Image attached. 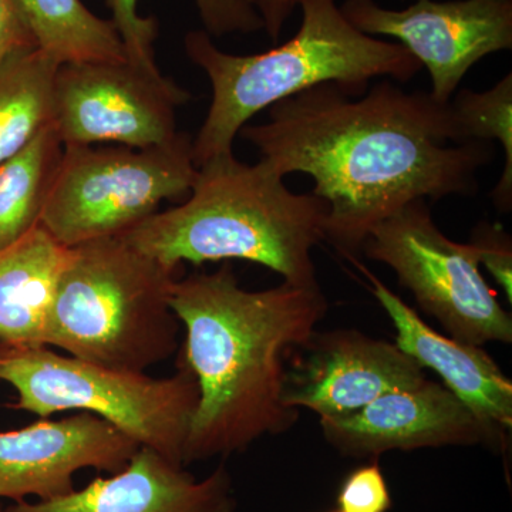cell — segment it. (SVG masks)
<instances>
[{
  "label": "cell",
  "mask_w": 512,
  "mask_h": 512,
  "mask_svg": "<svg viewBox=\"0 0 512 512\" xmlns=\"http://www.w3.org/2000/svg\"><path fill=\"white\" fill-rule=\"evenodd\" d=\"M0 380L18 392L12 409L46 419L79 410L109 421L138 446L185 467V444L200 387L180 359L173 376L154 379L42 348L0 343Z\"/></svg>",
  "instance_id": "8992f818"
},
{
  "label": "cell",
  "mask_w": 512,
  "mask_h": 512,
  "mask_svg": "<svg viewBox=\"0 0 512 512\" xmlns=\"http://www.w3.org/2000/svg\"><path fill=\"white\" fill-rule=\"evenodd\" d=\"M340 10L365 35L393 37L409 50L429 70L430 94L443 104L474 64L512 49V0H417L400 10L345 0Z\"/></svg>",
  "instance_id": "30bf717a"
},
{
  "label": "cell",
  "mask_w": 512,
  "mask_h": 512,
  "mask_svg": "<svg viewBox=\"0 0 512 512\" xmlns=\"http://www.w3.org/2000/svg\"><path fill=\"white\" fill-rule=\"evenodd\" d=\"M451 109L468 140L498 143L504 151L500 181L491 191L494 207L512 208V74L508 73L485 92L461 89L450 101Z\"/></svg>",
  "instance_id": "44dd1931"
},
{
  "label": "cell",
  "mask_w": 512,
  "mask_h": 512,
  "mask_svg": "<svg viewBox=\"0 0 512 512\" xmlns=\"http://www.w3.org/2000/svg\"><path fill=\"white\" fill-rule=\"evenodd\" d=\"M69 248L42 227L0 251V343L46 346L47 330Z\"/></svg>",
  "instance_id": "2e32d148"
},
{
  "label": "cell",
  "mask_w": 512,
  "mask_h": 512,
  "mask_svg": "<svg viewBox=\"0 0 512 512\" xmlns=\"http://www.w3.org/2000/svg\"><path fill=\"white\" fill-rule=\"evenodd\" d=\"M471 244L480 254V265L501 286L508 302H512V241L501 225L481 222L474 229Z\"/></svg>",
  "instance_id": "603a6c76"
},
{
  "label": "cell",
  "mask_w": 512,
  "mask_h": 512,
  "mask_svg": "<svg viewBox=\"0 0 512 512\" xmlns=\"http://www.w3.org/2000/svg\"><path fill=\"white\" fill-rule=\"evenodd\" d=\"M323 439L346 457L379 458L389 451L484 446L507 450L444 384L426 382L377 397L359 412L319 419Z\"/></svg>",
  "instance_id": "7c38bea8"
},
{
  "label": "cell",
  "mask_w": 512,
  "mask_h": 512,
  "mask_svg": "<svg viewBox=\"0 0 512 512\" xmlns=\"http://www.w3.org/2000/svg\"><path fill=\"white\" fill-rule=\"evenodd\" d=\"M328 512H340L339 510H333V511H328Z\"/></svg>",
  "instance_id": "4316f807"
},
{
  "label": "cell",
  "mask_w": 512,
  "mask_h": 512,
  "mask_svg": "<svg viewBox=\"0 0 512 512\" xmlns=\"http://www.w3.org/2000/svg\"><path fill=\"white\" fill-rule=\"evenodd\" d=\"M63 150L50 126L0 164V251L39 227Z\"/></svg>",
  "instance_id": "d6986e66"
},
{
  "label": "cell",
  "mask_w": 512,
  "mask_h": 512,
  "mask_svg": "<svg viewBox=\"0 0 512 512\" xmlns=\"http://www.w3.org/2000/svg\"><path fill=\"white\" fill-rule=\"evenodd\" d=\"M170 303L185 328L180 359L200 387L185 466L291 429L299 412L284 403L285 357L311 340L328 313L320 286L247 291L224 262L212 274L177 279Z\"/></svg>",
  "instance_id": "7a4b0ae2"
},
{
  "label": "cell",
  "mask_w": 512,
  "mask_h": 512,
  "mask_svg": "<svg viewBox=\"0 0 512 512\" xmlns=\"http://www.w3.org/2000/svg\"><path fill=\"white\" fill-rule=\"evenodd\" d=\"M308 352L286 372L284 403L311 410L319 419L349 416L383 394L426 382L423 367L396 343L353 329L318 333L302 348Z\"/></svg>",
  "instance_id": "8fae6325"
},
{
  "label": "cell",
  "mask_w": 512,
  "mask_h": 512,
  "mask_svg": "<svg viewBox=\"0 0 512 512\" xmlns=\"http://www.w3.org/2000/svg\"><path fill=\"white\" fill-rule=\"evenodd\" d=\"M59 66L37 46L15 50L0 62V164L52 126Z\"/></svg>",
  "instance_id": "e0dca14e"
},
{
  "label": "cell",
  "mask_w": 512,
  "mask_h": 512,
  "mask_svg": "<svg viewBox=\"0 0 512 512\" xmlns=\"http://www.w3.org/2000/svg\"><path fill=\"white\" fill-rule=\"evenodd\" d=\"M298 32L284 45L256 55L218 49L205 30L184 37L188 59L207 74L212 100L192 140L195 167L234 153V141L249 120L278 101L319 84H338L359 97L370 80L407 83L423 69L409 50L357 30L336 0H295Z\"/></svg>",
  "instance_id": "277c9868"
},
{
  "label": "cell",
  "mask_w": 512,
  "mask_h": 512,
  "mask_svg": "<svg viewBox=\"0 0 512 512\" xmlns=\"http://www.w3.org/2000/svg\"><path fill=\"white\" fill-rule=\"evenodd\" d=\"M138 0H106L111 22L119 33L127 62L150 73H161L156 63L154 43L158 35L156 19L137 12ZM205 32L221 37L232 33L264 30V22L251 0H194Z\"/></svg>",
  "instance_id": "ffe728a7"
},
{
  "label": "cell",
  "mask_w": 512,
  "mask_h": 512,
  "mask_svg": "<svg viewBox=\"0 0 512 512\" xmlns=\"http://www.w3.org/2000/svg\"><path fill=\"white\" fill-rule=\"evenodd\" d=\"M168 268L121 237L69 248L46 346L96 365L146 373L178 349Z\"/></svg>",
  "instance_id": "5b68a950"
},
{
  "label": "cell",
  "mask_w": 512,
  "mask_h": 512,
  "mask_svg": "<svg viewBox=\"0 0 512 512\" xmlns=\"http://www.w3.org/2000/svg\"><path fill=\"white\" fill-rule=\"evenodd\" d=\"M340 512H387L393 498L379 458L356 467L343 478L336 494Z\"/></svg>",
  "instance_id": "7402d4cb"
},
{
  "label": "cell",
  "mask_w": 512,
  "mask_h": 512,
  "mask_svg": "<svg viewBox=\"0 0 512 512\" xmlns=\"http://www.w3.org/2000/svg\"><path fill=\"white\" fill-rule=\"evenodd\" d=\"M238 136L286 177L315 181L328 204L323 241L356 259L373 229L416 200L477 194L494 144L468 140L451 104L384 79L353 97L325 83L268 109Z\"/></svg>",
  "instance_id": "6da1fadb"
},
{
  "label": "cell",
  "mask_w": 512,
  "mask_h": 512,
  "mask_svg": "<svg viewBox=\"0 0 512 512\" xmlns=\"http://www.w3.org/2000/svg\"><path fill=\"white\" fill-rule=\"evenodd\" d=\"M362 252L393 269L421 311L439 320L451 338L477 346L512 342L510 312L481 274L476 245L446 237L426 200L380 222Z\"/></svg>",
  "instance_id": "ba28073f"
},
{
  "label": "cell",
  "mask_w": 512,
  "mask_h": 512,
  "mask_svg": "<svg viewBox=\"0 0 512 512\" xmlns=\"http://www.w3.org/2000/svg\"><path fill=\"white\" fill-rule=\"evenodd\" d=\"M372 285V292L396 328V345L423 369L436 372L460 402L494 434L501 446H510L512 383L483 346L444 336L427 325L419 313L390 291L369 269L352 259Z\"/></svg>",
  "instance_id": "9a60e30c"
},
{
  "label": "cell",
  "mask_w": 512,
  "mask_h": 512,
  "mask_svg": "<svg viewBox=\"0 0 512 512\" xmlns=\"http://www.w3.org/2000/svg\"><path fill=\"white\" fill-rule=\"evenodd\" d=\"M264 22V30L269 39L276 40L281 36L286 20L291 18L296 9L295 0H251Z\"/></svg>",
  "instance_id": "d4e9b609"
},
{
  "label": "cell",
  "mask_w": 512,
  "mask_h": 512,
  "mask_svg": "<svg viewBox=\"0 0 512 512\" xmlns=\"http://www.w3.org/2000/svg\"><path fill=\"white\" fill-rule=\"evenodd\" d=\"M197 173L185 133L160 147H64L40 227L67 248L120 237L161 202L187 198Z\"/></svg>",
  "instance_id": "52a82bcc"
},
{
  "label": "cell",
  "mask_w": 512,
  "mask_h": 512,
  "mask_svg": "<svg viewBox=\"0 0 512 512\" xmlns=\"http://www.w3.org/2000/svg\"><path fill=\"white\" fill-rule=\"evenodd\" d=\"M140 448L109 421L90 413L40 420L0 431V498L52 500L72 493L84 468L113 474Z\"/></svg>",
  "instance_id": "4fadbf2b"
},
{
  "label": "cell",
  "mask_w": 512,
  "mask_h": 512,
  "mask_svg": "<svg viewBox=\"0 0 512 512\" xmlns=\"http://www.w3.org/2000/svg\"><path fill=\"white\" fill-rule=\"evenodd\" d=\"M0 512H6V510H3V508L0 507Z\"/></svg>",
  "instance_id": "484cf974"
},
{
  "label": "cell",
  "mask_w": 512,
  "mask_h": 512,
  "mask_svg": "<svg viewBox=\"0 0 512 512\" xmlns=\"http://www.w3.org/2000/svg\"><path fill=\"white\" fill-rule=\"evenodd\" d=\"M285 177L234 153L198 167L183 204L148 217L120 235L168 268L188 262H254L284 282L320 286L312 251L323 241L329 207L312 192L296 194Z\"/></svg>",
  "instance_id": "3957f363"
},
{
  "label": "cell",
  "mask_w": 512,
  "mask_h": 512,
  "mask_svg": "<svg viewBox=\"0 0 512 512\" xmlns=\"http://www.w3.org/2000/svg\"><path fill=\"white\" fill-rule=\"evenodd\" d=\"M36 46L59 64L126 62V50L111 20L82 0H15Z\"/></svg>",
  "instance_id": "ac0fdd59"
},
{
  "label": "cell",
  "mask_w": 512,
  "mask_h": 512,
  "mask_svg": "<svg viewBox=\"0 0 512 512\" xmlns=\"http://www.w3.org/2000/svg\"><path fill=\"white\" fill-rule=\"evenodd\" d=\"M235 507L225 466L197 480L183 466L140 447L110 477L94 478L86 487L52 500L19 501L6 512H234Z\"/></svg>",
  "instance_id": "5bb4252c"
},
{
  "label": "cell",
  "mask_w": 512,
  "mask_h": 512,
  "mask_svg": "<svg viewBox=\"0 0 512 512\" xmlns=\"http://www.w3.org/2000/svg\"><path fill=\"white\" fill-rule=\"evenodd\" d=\"M191 94L163 73L126 62L60 64L53 120L63 146H167L180 138L177 109Z\"/></svg>",
  "instance_id": "9c48e42d"
},
{
  "label": "cell",
  "mask_w": 512,
  "mask_h": 512,
  "mask_svg": "<svg viewBox=\"0 0 512 512\" xmlns=\"http://www.w3.org/2000/svg\"><path fill=\"white\" fill-rule=\"evenodd\" d=\"M36 46L15 0H0V62L22 47Z\"/></svg>",
  "instance_id": "cb8c5ba5"
}]
</instances>
